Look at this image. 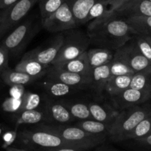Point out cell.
<instances>
[{"label": "cell", "mask_w": 151, "mask_h": 151, "mask_svg": "<svg viewBox=\"0 0 151 151\" xmlns=\"http://www.w3.org/2000/svg\"><path fill=\"white\" fill-rule=\"evenodd\" d=\"M0 79L8 86L11 87L14 85H24L32 83L38 79L30 76L24 73L16 70L15 69H11L8 67L1 74Z\"/></svg>", "instance_id": "obj_18"}, {"label": "cell", "mask_w": 151, "mask_h": 151, "mask_svg": "<svg viewBox=\"0 0 151 151\" xmlns=\"http://www.w3.org/2000/svg\"><path fill=\"white\" fill-rule=\"evenodd\" d=\"M88 107L93 119L101 122L113 123L119 112L113 110L108 105H101L95 102L89 103Z\"/></svg>", "instance_id": "obj_19"}, {"label": "cell", "mask_w": 151, "mask_h": 151, "mask_svg": "<svg viewBox=\"0 0 151 151\" xmlns=\"http://www.w3.org/2000/svg\"><path fill=\"white\" fill-rule=\"evenodd\" d=\"M135 142L139 146L147 148V149L151 150V135L146 136L145 138H142V139H136V140H135Z\"/></svg>", "instance_id": "obj_40"}, {"label": "cell", "mask_w": 151, "mask_h": 151, "mask_svg": "<svg viewBox=\"0 0 151 151\" xmlns=\"http://www.w3.org/2000/svg\"><path fill=\"white\" fill-rule=\"evenodd\" d=\"M42 122H47L43 110L35 109L21 112L16 115L17 127L22 124H36Z\"/></svg>", "instance_id": "obj_25"}, {"label": "cell", "mask_w": 151, "mask_h": 151, "mask_svg": "<svg viewBox=\"0 0 151 151\" xmlns=\"http://www.w3.org/2000/svg\"><path fill=\"white\" fill-rule=\"evenodd\" d=\"M64 35V42L57 56L51 65H56L76 59L88 50L90 39L88 33L79 30H67Z\"/></svg>", "instance_id": "obj_4"}, {"label": "cell", "mask_w": 151, "mask_h": 151, "mask_svg": "<svg viewBox=\"0 0 151 151\" xmlns=\"http://www.w3.org/2000/svg\"><path fill=\"white\" fill-rule=\"evenodd\" d=\"M130 88L151 92V69L135 73L132 76Z\"/></svg>", "instance_id": "obj_28"}, {"label": "cell", "mask_w": 151, "mask_h": 151, "mask_svg": "<svg viewBox=\"0 0 151 151\" xmlns=\"http://www.w3.org/2000/svg\"><path fill=\"white\" fill-rule=\"evenodd\" d=\"M112 98L114 106L120 111L127 107L145 104L151 99V92L129 88Z\"/></svg>", "instance_id": "obj_12"}, {"label": "cell", "mask_w": 151, "mask_h": 151, "mask_svg": "<svg viewBox=\"0 0 151 151\" xmlns=\"http://www.w3.org/2000/svg\"><path fill=\"white\" fill-rule=\"evenodd\" d=\"M150 2H151V0H150Z\"/></svg>", "instance_id": "obj_48"}, {"label": "cell", "mask_w": 151, "mask_h": 151, "mask_svg": "<svg viewBox=\"0 0 151 151\" xmlns=\"http://www.w3.org/2000/svg\"><path fill=\"white\" fill-rule=\"evenodd\" d=\"M17 139L23 145L40 151L62 146H70L59 136L39 127L23 130L18 133ZM71 147V146H70Z\"/></svg>", "instance_id": "obj_5"}, {"label": "cell", "mask_w": 151, "mask_h": 151, "mask_svg": "<svg viewBox=\"0 0 151 151\" xmlns=\"http://www.w3.org/2000/svg\"><path fill=\"white\" fill-rule=\"evenodd\" d=\"M40 104H41V97L39 94L31 92L24 93V95L22 96V102L21 108L18 113L24 111V110L38 109Z\"/></svg>", "instance_id": "obj_33"}, {"label": "cell", "mask_w": 151, "mask_h": 151, "mask_svg": "<svg viewBox=\"0 0 151 151\" xmlns=\"http://www.w3.org/2000/svg\"><path fill=\"white\" fill-rule=\"evenodd\" d=\"M9 53L6 48L1 45H0V76L4 70L8 68V61H9ZM1 80V79H0Z\"/></svg>", "instance_id": "obj_36"}, {"label": "cell", "mask_w": 151, "mask_h": 151, "mask_svg": "<svg viewBox=\"0 0 151 151\" xmlns=\"http://www.w3.org/2000/svg\"><path fill=\"white\" fill-rule=\"evenodd\" d=\"M88 57L91 69L108 64L112 60L114 51L104 48H93L88 50Z\"/></svg>", "instance_id": "obj_22"}, {"label": "cell", "mask_w": 151, "mask_h": 151, "mask_svg": "<svg viewBox=\"0 0 151 151\" xmlns=\"http://www.w3.org/2000/svg\"><path fill=\"white\" fill-rule=\"evenodd\" d=\"M64 42L63 33L53 38L47 47H39L24 53L22 59H31L45 65H51L57 56Z\"/></svg>", "instance_id": "obj_9"}, {"label": "cell", "mask_w": 151, "mask_h": 151, "mask_svg": "<svg viewBox=\"0 0 151 151\" xmlns=\"http://www.w3.org/2000/svg\"><path fill=\"white\" fill-rule=\"evenodd\" d=\"M116 51L125 59L134 73L151 69V62L144 56L139 50L134 37Z\"/></svg>", "instance_id": "obj_10"}, {"label": "cell", "mask_w": 151, "mask_h": 151, "mask_svg": "<svg viewBox=\"0 0 151 151\" xmlns=\"http://www.w3.org/2000/svg\"><path fill=\"white\" fill-rule=\"evenodd\" d=\"M48 65H45L40 62L31 59H22L17 64L14 69L16 70L24 73L27 75L33 77L40 78L46 75L47 70L49 68Z\"/></svg>", "instance_id": "obj_20"}, {"label": "cell", "mask_w": 151, "mask_h": 151, "mask_svg": "<svg viewBox=\"0 0 151 151\" xmlns=\"http://www.w3.org/2000/svg\"><path fill=\"white\" fill-rule=\"evenodd\" d=\"M97 1L98 0H70L67 2L78 26L87 23L90 11Z\"/></svg>", "instance_id": "obj_15"}, {"label": "cell", "mask_w": 151, "mask_h": 151, "mask_svg": "<svg viewBox=\"0 0 151 151\" xmlns=\"http://www.w3.org/2000/svg\"><path fill=\"white\" fill-rule=\"evenodd\" d=\"M19 1V0H0V10L8 8Z\"/></svg>", "instance_id": "obj_42"}, {"label": "cell", "mask_w": 151, "mask_h": 151, "mask_svg": "<svg viewBox=\"0 0 151 151\" xmlns=\"http://www.w3.org/2000/svg\"><path fill=\"white\" fill-rule=\"evenodd\" d=\"M110 14H113L110 10V0H98L90 11L87 23Z\"/></svg>", "instance_id": "obj_30"}, {"label": "cell", "mask_w": 151, "mask_h": 151, "mask_svg": "<svg viewBox=\"0 0 151 151\" xmlns=\"http://www.w3.org/2000/svg\"><path fill=\"white\" fill-rule=\"evenodd\" d=\"M61 102L69 110L72 116L75 119H93L89 107H88V104L82 102L70 101H61Z\"/></svg>", "instance_id": "obj_26"}, {"label": "cell", "mask_w": 151, "mask_h": 151, "mask_svg": "<svg viewBox=\"0 0 151 151\" xmlns=\"http://www.w3.org/2000/svg\"><path fill=\"white\" fill-rule=\"evenodd\" d=\"M22 102V97L20 99H15L8 97L5 99L2 104V108L4 111L8 113H15L16 114L19 112Z\"/></svg>", "instance_id": "obj_34"}, {"label": "cell", "mask_w": 151, "mask_h": 151, "mask_svg": "<svg viewBox=\"0 0 151 151\" xmlns=\"http://www.w3.org/2000/svg\"><path fill=\"white\" fill-rule=\"evenodd\" d=\"M42 151H86V150L80 149V148L74 147L70 146H62L59 147L50 148V149L44 150Z\"/></svg>", "instance_id": "obj_41"}, {"label": "cell", "mask_w": 151, "mask_h": 151, "mask_svg": "<svg viewBox=\"0 0 151 151\" xmlns=\"http://www.w3.org/2000/svg\"><path fill=\"white\" fill-rule=\"evenodd\" d=\"M5 132V129L4 128V127L2 125V124H0V136H2Z\"/></svg>", "instance_id": "obj_45"}, {"label": "cell", "mask_w": 151, "mask_h": 151, "mask_svg": "<svg viewBox=\"0 0 151 151\" xmlns=\"http://www.w3.org/2000/svg\"><path fill=\"white\" fill-rule=\"evenodd\" d=\"M40 0H19L17 3L0 10V38L14 30Z\"/></svg>", "instance_id": "obj_6"}, {"label": "cell", "mask_w": 151, "mask_h": 151, "mask_svg": "<svg viewBox=\"0 0 151 151\" xmlns=\"http://www.w3.org/2000/svg\"><path fill=\"white\" fill-rule=\"evenodd\" d=\"M65 2H68V1H70V0H65Z\"/></svg>", "instance_id": "obj_47"}, {"label": "cell", "mask_w": 151, "mask_h": 151, "mask_svg": "<svg viewBox=\"0 0 151 151\" xmlns=\"http://www.w3.org/2000/svg\"><path fill=\"white\" fill-rule=\"evenodd\" d=\"M42 110L49 124H67L76 120L61 101H45Z\"/></svg>", "instance_id": "obj_13"}, {"label": "cell", "mask_w": 151, "mask_h": 151, "mask_svg": "<svg viewBox=\"0 0 151 151\" xmlns=\"http://www.w3.org/2000/svg\"><path fill=\"white\" fill-rule=\"evenodd\" d=\"M125 19L136 35L151 36V17L130 16Z\"/></svg>", "instance_id": "obj_24"}, {"label": "cell", "mask_w": 151, "mask_h": 151, "mask_svg": "<svg viewBox=\"0 0 151 151\" xmlns=\"http://www.w3.org/2000/svg\"><path fill=\"white\" fill-rule=\"evenodd\" d=\"M145 36V38L147 39V40L149 42L150 44V45H151V36Z\"/></svg>", "instance_id": "obj_46"}, {"label": "cell", "mask_w": 151, "mask_h": 151, "mask_svg": "<svg viewBox=\"0 0 151 151\" xmlns=\"http://www.w3.org/2000/svg\"><path fill=\"white\" fill-rule=\"evenodd\" d=\"M113 123H105L96 121L94 119L80 120L73 125L82 129L88 133L96 135H107L108 136L109 132L112 127Z\"/></svg>", "instance_id": "obj_23"}, {"label": "cell", "mask_w": 151, "mask_h": 151, "mask_svg": "<svg viewBox=\"0 0 151 151\" xmlns=\"http://www.w3.org/2000/svg\"><path fill=\"white\" fill-rule=\"evenodd\" d=\"M133 75V74H127L111 76L106 85L105 91H107L111 96L120 93L123 91L130 88Z\"/></svg>", "instance_id": "obj_21"}, {"label": "cell", "mask_w": 151, "mask_h": 151, "mask_svg": "<svg viewBox=\"0 0 151 151\" xmlns=\"http://www.w3.org/2000/svg\"><path fill=\"white\" fill-rule=\"evenodd\" d=\"M45 76L47 80L61 82L79 88H82L84 86L90 87L91 82V76L68 72L58 69L53 65L49 67Z\"/></svg>", "instance_id": "obj_11"}, {"label": "cell", "mask_w": 151, "mask_h": 151, "mask_svg": "<svg viewBox=\"0 0 151 151\" xmlns=\"http://www.w3.org/2000/svg\"><path fill=\"white\" fill-rule=\"evenodd\" d=\"M36 127L55 133L70 146L86 150L100 145L107 138V135H96L88 133L75 125L40 124H38Z\"/></svg>", "instance_id": "obj_2"}, {"label": "cell", "mask_w": 151, "mask_h": 151, "mask_svg": "<svg viewBox=\"0 0 151 151\" xmlns=\"http://www.w3.org/2000/svg\"><path fill=\"white\" fill-rule=\"evenodd\" d=\"M87 33L91 45L114 52L136 36L125 18L115 14L91 21Z\"/></svg>", "instance_id": "obj_1"}, {"label": "cell", "mask_w": 151, "mask_h": 151, "mask_svg": "<svg viewBox=\"0 0 151 151\" xmlns=\"http://www.w3.org/2000/svg\"><path fill=\"white\" fill-rule=\"evenodd\" d=\"M111 77L109 63L97 67L92 70L91 82L90 87L99 94H101L105 91L107 82Z\"/></svg>", "instance_id": "obj_17"}, {"label": "cell", "mask_w": 151, "mask_h": 151, "mask_svg": "<svg viewBox=\"0 0 151 151\" xmlns=\"http://www.w3.org/2000/svg\"><path fill=\"white\" fill-rule=\"evenodd\" d=\"M109 67L111 76L135 73L130 68L125 59L116 50L114 52L112 60L109 62Z\"/></svg>", "instance_id": "obj_27"}, {"label": "cell", "mask_w": 151, "mask_h": 151, "mask_svg": "<svg viewBox=\"0 0 151 151\" xmlns=\"http://www.w3.org/2000/svg\"><path fill=\"white\" fill-rule=\"evenodd\" d=\"M45 89L52 96L62 97L70 94L80 88L70 86L61 82L47 80V82L45 83Z\"/></svg>", "instance_id": "obj_29"}, {"label": "cell", "mask_w": 151, "mask_h": 151, "mask_svg": "<svg viewBox=\"0 0 151 151\" xmlns=\"http://www.w3.org/2000/svg\"><path fill=\"white\" fill-rule=\"evenodd\" d=\"M17 130L14 131H7L5 132L2 135V139H3V144H2V147L4 149L11 146L13 143L15 142V140L17 138Z\"/></svg>", "instance_id": "obj_37"}, {"label": "cell", "mask_w": 151, "mask_h": 151, "mask_svg": "<svg viewBox=\"0 0 151 151\" xmlns=\"http://www.w3.org/2000/svg\"><path fill=\"white\" fill-rule=\"evenodd\" d=\"M5 150L6 151H27V150H24V149H19V148L14 147H12V146L8 147L5 148Z\"/></svg>", "instance_id": "obj_43"}, {"label": "cell", "mask_w": 151, "mask_h": 151, "mask_svg": "<svg viewBox=\"0 0 151 151\" xmlns=\"http://www.w3.org/2000/svg\"><path fill=\"white\" fill-rule=\"evenodd\" d=\"M150 113V104H140L120 110L109 132L110 140L114 142L126 141L127 136Z\"/></svg>", "instance_id": "obj_3"}, {"label": "cell", "mask_w": 151, "mask_h": 151, "mask_svg": "<svg viewBox=\"0 0 151 151\" xmlns=\"http://www.w3.org/2000/svg\"><path fill=\"white\" fill-rule=\"evenodd\" d=\"M133 0H110V10L112 14H116L120 9L127 5Z\"/></svg>", "instance_id": "obj_38"}, {"label": "cell", "mask_w": 151, "mask_h": 151, "mask_svg": "<svg viewBox=\"0 0 151 151\" xmlns=\"http://www.w3.org/2000/svg\"><path fill=\"white\" fill-rule=\"evenodd\" d=\"M24 93L23 85H14V86L11 87V90H10L11 97L15 99H20L22 97Z\"/></svg>", "instance_id": "obj_39"}, {"label": "cell", "mask_w": 151, "mask_h": 151, "mask_svg": "<svg viewBox=\"0 0 151 151\" xmlns=\"http://www.w3.org/2000/svg\"><path fill=\"white\" fill-rule=\"evenodd\" d=\"M40 9L42 21L54 14L65 2V0H40Z\"/></svg>", "instance_id": "obj_32"}, {"label": "cell", "mask_w": 151, "mask_h": 151, "mask_svg": "<svg viewBox=\"0 0 151 151\" xmlns=\"http://www.w3.org/2000/svg\"><path fill=\"white\" fill-rule=\"evenodd\" d=\"M115 14L124 18L130 16L151 17V2L150 0H133Z\"/></svg>", "instance_id": "obj_16"}, {"label": "cell", "mask_w": 151, "mask_h": 151, "mask_svg": "<svg viewBox=\"0 0 151 151\" xmlns=\"http://www.w3.org/2000/svg\"><path fill=\"white\" fill-rule=\"evenodd\" d=\"M96 151H119L116 150H113V149H105V148H99Z\"/></svg>", "instance_id": "obj_44"}, {"label": "cell", "mask_w": 151, "mask_h": 151, "mask_svg": "<svg viewBox=\"0 0 151 151\" xmlns=\"http://www.w3.org/2000/svg\"><path fill=\"white\" fill-rule=\"evenodd\" d=\"M42 23L43 27L51 33L67 31L78 27L70 8L67 2L50 17L42 21Z\"/></svg>", "instance_id": "obj_8"}, {"label": "cell", "mask_w": 151, "mask_h": 151, "mask_svg": "<svg viewBox=\"0 0 151 151\" xmlns=\"http://www.w3.org/2000/svg\"><path fill=\"white\" fill-rule=\"evenodd\" d=\"M33 30V22L27 20L18 24L6 36L2 41V45L7 49L9 56H16L21 53L30 40Z\"/></svg>", "instance_id": "obj_7"}, {"label": "cell", "mask_w": 151, "mask_h": 151, "mask_svg": "<svg viewBox=\"0 0 151 151\" xmlns=\"http://www.w3.org/2000/svg\"><path fill=\"white\" fill-rule=\"evenodd\" d=\"M135 41L138 48L144 56L151 62V45L149 42L147 40L145 36L136 35L134 36Z\"/></svg>", "instance_id": "obj_35"}, {"label": "cell", "mask_w": 151, "mask_h": 151, "mask_svg": "<svg viewBox=\"0 0 151 151\" xmlns=\"http://www.w3.org/2000/svg\"><path fill=\"white\" fill-rule=\"evenodd\" d=\"M151 135V113L145 117L126 138L127 140H136Z\"/></svg>", "instance_id": "obj_31"}, {"label": "cell", "mask_w": 151, "mask_h": 151, "mask_svg": "<svg viewBox=\"0 0 151 151\" xmlns=\"http://www.w3.org/2000/svg\"><path fill=\"white\" fill-rule=\"evenodd\" d=\"M87 51H85V53H83L76 59L67 61V62L59 64V65H53V66L56 67L58 69L68 71V72L91 76L92 69L90 66Z\"/></svg>", "instance_id": "obj_14"}]
</instances>
